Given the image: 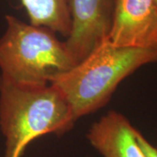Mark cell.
Wrapping results in <instances>:
<instances>
[{"label": "cell", "mask_w": 157, "mask_h": 157, "mask_svg": "<svg viewBox=\"0 0 157 157\" xmlns=\"http://www.w3.org/2000/svg\"><path fill=\"white\" fill-rule=\"evenodd\" d=\"M31 25L45 27L67 38L71 17L67 0H21Z\"/></svg>", "instance_id": "52a82bcc"}, {"label": "cell", "mask_w": 157, "mask_h": 157, "mask_svg": "<svg viewBox=\"0 0 157 157\" xmlns=\"http://www.w3.org/2000/svg\"><path fill=\"white\" fill-rule=\"evenodd\" d=\"M136 134L127 118L112 111L92 126L87 138L103 157H147Z\"/></svg>", "instance_id": "8992f818"}, {"label": "cell", "mask_w": 157, "mask_h": 157, "mask_svg": "<svg viewBox=\"0 0 157 157\" xmlns=\"http://www.w3.org/2000/svg\"><path fill=\"white\" fill-rule=\"evenodd\" d=\"M151 63H157V46L121 47L106 39L52 85L66 99L75 121L103 107L124 78Z\"/></svg>", "instance_id": "6da1fadb"}, {"label": "cell", "mask_w": 157, "mask_h": 157, "mask_svg": "<svg viewBox=\"0 0 157 157\" xmlns=\"http://www.w3.org/2000/svg\"><path fill=\"white\" fill-rule=\"evenodd\" d=\"M71 32L65 41L78 64L106 40L114 0H67Z\"/></svg>", "instance_id": "277c9868"}, {"label": "cell", "mask_w": 157, "mask_h": 157, "mask_svg": "<svg viewBox=\"0 0 157 157\" xmlns=\"http://www.w3.org/2000/svg\"><path fill=\"white\" fill-rule=\"evenodd\" d=\"M74 120L68 103L53 85L23 86L0 78V128L4 157H20L30 142L50 133L62 134Z\"/></svg>", "instance_id": "7a4b0ae2"}, {"label": "cell", "mask_w": 157, "mask_h": 157, "mask_svg": "<svg viewBox=\"0 0 157 157\" xmlns=\"http://www.w3.org/2000/svg\"><path fill=\"white\" fill-rule=\"evenodd\" d=\"M155 4L157 5V0H155Z\"/></svg>", "instance_id": "9c48e42d"}, {"label": "cell", "mask_w": 157, "mask_h": 157, "mask_svg": "<svg viewBox=\"0 0 157 157\" xmlns=\"http://www.w3.org/2000/svg\"><path fill=\"white\" fill-rule=\"evenodd\" d=\"M107 39L121 47L157 46V5L155 0H114Z\"/></svg>", "instance_id": "5b68a950"}, {"label": "cell", "mask_w": 157, "mask_h": 157, "mask_svg": "<svg viewBox=\"0 0 157 157\" xmlns=\"http://www.w3.org/2000/svg\"><path fill=\"white\" fill-rule=\"evenodd\" d=\"M0 39V78L12 84L46 86L77 64L55 33L6 15Z\"/></svg>", "instance_id": "3957f363"}, {"label": "cell", "mask_w": 157, "mask_h": 157, "mask_svg": "<svg viewBox=\"0 0 157 157\" xmlns=\"http://www.w3.org/2000/svg\"><path fill=\"white\" fill-rule=\"evenodd\" d=\"M136 138L137 141L140 145V148L142 149V151L144 152V154L146 155L147 157H157V148L155 147L152 145L149 141L145 139V137L139 133L137 131L136 134Z\"/></svg>", "instance_id": "ba28073f"}]
</instances>
